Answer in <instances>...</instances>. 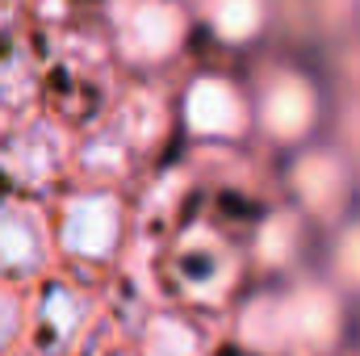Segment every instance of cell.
Masks as SVG:
<instances>
[{
  "label": "cell",
  "mask_w": 360,
  "mask_h": 356,
  "mask_svg": "<svg viewBox=\"0 0 360 356\" xmlns=\"http://www.w3.org/2000/svg\"><path fill=\"white\" fill-rule=\"evenodd\" d=\"M335 302L319 289H302L285 302H260L243 314V336L269 352H319L335 340Z\"/></svg>",
  "instance_id": "cell-1"
},
{
  "label": "cell",
  "mask_w": 360,
  "mask_h": 356,
  "mask_svg": "<svg viewBox=\"0 0 360 356\" xmlns=\"http://www.w3.org/2000/svg\"><path fill=\"white\" fill-rule=\"evenodd\" d=\"M51 227L25 201H0V281H34L51 265Z\"/></svg>",
  "instance_id": "cell-2"
},
{
  "label": "cell",
  "mask_w": 360,
  "mask_h": 356,
  "mask_svg": "<svg viewBox=\"0 0 360 356\" xmlns=\"http://www.w3.org/2000/svg\"><path fill=\"white\" fill-rule=\"evenodd\" d=\"M122 239V205L109 193L72 197L59 214V248L76 260H109Z\"/></svg>",
  "instance_id": "cell-3"
},
{
  "label": "cell",
  "mask_w": 360,
  "mask_h": 356,
  "mask_svg": "<svg viewBox=\"0 0 360 356\" xmlns=\"http://www.w3.org/2000/svg\"><path fill=\"white\" fill-rule=\"evenodd\" d=\"M92 319V302L76 289V285H46L38 293V306L30 314V327L34 336L51 348V352H68L84 331H89Z\"/></svg>",
  "instance_id": "cell-4"
},
{
  "label": "cell",
  "mask_w": 360,
  "mask_h": 356,
  "mask_svg": "<svg viewBox=\"0 0 360 356\" xmlns=\"http://www.w3.org/2000/svg\"><path fill=\"white\" fill-rule=\"evenodd\" d=\"M176 276L188 285V293L197 298H222L231 276H235V265H231V252L210 239V235H188L176 248Z\"/></svg>",
  "instance_id": "cell-5"
},
{
  "label": "cell",
  "mask_w": 360,
  "mask_h": 356,
  "mask_svg": "<svg viewBox=\"0 0 360 356\" xmlns=\"http://www.w3.org/2000/svg\"><path fill=\"white\" fill-rule=\"evenodd\" d=\"M184 113H188V126L197 134H210V139H235L248 126L243 101L235 96L231 84H222V80H197L193 92H188Z\"/></svg>",
  "instance_id": "cell-6"
},
{
  "label": "cell",
  "mask_w": 360,
  "mask_h": 356,
  "mask_svg": "<svg viewBox=\"0 0 360 356\" xmlns=\"http://www.w3.org/2000/svg\"><path fill=\"white\" fill-rule=\"evenodd\" d=\"M126 38H130L134 59H168L172 46L180 42V17L168 4H155V0H151V4L134 8Z\"/></svg>",
  "instance_id": "cell-7"
},
{
  "label": "cell",
  "mask_w": 360,
  "mask_h": 356,
  "mask_svg": "<svg viewBox=\"0 0 360 356\" xmlns=\"http://www.w3.org/2000/svg\"><path fill=\"white\" fill-rule=\"evenodd\" d=\"M264 122L276 139H297L314 122V96L302 80H276L264 96Z\"/></svg>",
  "instance_id": "cell-8"
},
{
  "label": "cell",
  "mask_w": 360,
  "mask_h": 356,
  "mask_svg": "<svg viewBox=\"0 0 360 356\" xmlns=\"http://www.w3.org/2000/svg\"><path fill=\"white\" fill-rule=\"evenodd\" d=\"M8 168L21 172V177H46L55 172V164L63 160V134L51 130V126H34V130H21L13 143H8Z\"/></svg>",
  "instance_id": "cell-9"
},
{
  "label": "cell",
  "mask_w": 360,
  "mask_h": 356,
  "mask_svg": "<svg viewBox=\"0 0 360 356\" xmlns=\"http://www.w3.org/2000/svg\"><path fill=\"white\" fill-rule=\"evenodd\" d=\"M297 189L306 197V205L314 210H335L340 193H344V168L331 155H314L297 168Z\"/></svg>",
  "instance_id": "cell-10"
},
{
  "label": "cell",
  "mask_w": 360,
  "mask_h": 356,
  "mask_svg": "<svg viewBox=\"0 0 360 356\" xmlns=\"http://www.w3.org/2000/svg\"><path fill=\"white\" fill-rule=\"evenodd\" d=\"M210 17H214V30L222 38L239 42V38L256 34V25H260V0H214Z\"/></svg>",
  "instance_id": "cell-11"
},
{
  "label": "cell",
  "mask_w": 360,
  "mask_h": 356,
  "mask_svg": "<svg viewBox=\"0 0 360 356\" xmlns=\"http://www.w3.org/2000/svg\"><path fill=\"white\" fill-rule=\"evenodd\" d=\"M143 352L147 356H193L197 352V336L184 323H176V319H155L147 327Z\"/></svg>",
  "instance_id": "cell-12"
},
{
  "label": "cell",
  "mask_w": 360,
  "mask_h": 356,
  "mask_svg": "<svg viewBox=\"0 0 360 356\" xmlns=\"http://www.w3.org/2000/svg\"><path fill=\"white\" fill-rule=\"evenodd\" d=\"M25 327H30L25 302L17 298V289L8 281H0V356L13 352V344L25 336Z\"/></svg>",
  "instance_id": "cell-13"
},
{
  "label": "cell",
  "mask_w": 360,
  "mask_h": 356,
  "mask_svg": "<svg viewBox=\"0 0 360 356\" xmlns=\"http://www.w3.org/2000/svg\"><path fill=\"white\" fill-rule=\"evenodd\" d=\"M340 272H344L352 285H360V227H352V231L340 239Z\"/></svg>",
  "instance_id": "cell-14"
}]
</instances>
